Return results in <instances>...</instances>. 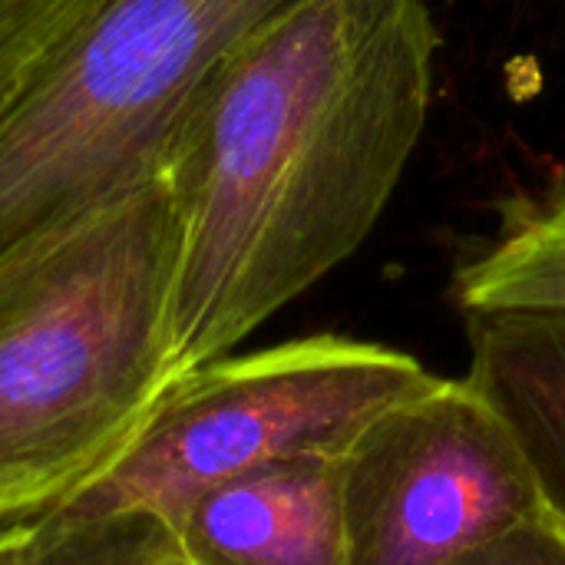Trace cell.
Wrapping results in <instances>:
<instances>
[{
    "label": "cell",
    "mask_w": 565,
    "mask_h": 565,
    "mask_svg": "<svg viewBox=\"0 0 565 565\" xmlns=\"http://www.w3.org/2000/svg\"><path fill=\"white\" fill-rule=\"evenodd\" d=\"M454 298L463 315L565 311V185L500 205L497 238L457 268Z\"/></svg>",
    "instance_id": "cell-8"
},
{
    "label": "cell",
    "mask_w": 565,
    "mask_h": 565,
    "mask_svg": "<svg viewBox=\"0 0 565 565\" xmlns=\"http://www.w3.org/2000/svg\"><path fill=\"white\" fill-rule=\"evenodd\" d=\"M308 0H103L0 119V258L159 179L195 103Z\"/></svg>",
    "instance_id": "cell-3"
},
{
    "label": "cell",
    "mask_w": 565,
    "mask_h": 565,
    "mask_svg": "<svg viewBox=\"0 0 565 565\" xmlns=\"http://www.w3.org/2000/svg\"><path fill=\"white\" fill-rule=\"evenodd\" d=\"M437 43L424 0H308L205 89L166 166L172 384L364 245L427 126Z\"/></svg>",
    "instance_id": "cell-1"
},
{
    "label": "cell",
    "mask_w": 565,
    "mask_h": 565,
    "mask_svg": "<svg viewBox=\"0 0 565 565\" xmlns=\"http://www.w3.org/2000/svg\"><path fill=\"white\" fill-rule=\"evenodd\" d=\"M467 384L516 440L543 510L565 530V311H470Z\"/></svg>",
    "instance_id": "cell-7"
},
{
    "label": "cell",
    "mask_w": 565,
    "mask_h": 565,
    "mask_svg": "<svg viewBox=\"0 0 565 565\" xmlns=\"http://www.w3.org/2000/svg\"><path fill=\"white\" fill-rule=\"evenodd\" d=\"M103 0H0V119L40 83Z\"/></svg>",
    "instance_id": "cell-10"
},
{
    "label": "cell",
    "mask_w": 565,
    "mask_h": 565,
    "mask_svg": "<svg viewBox=\"0 0 565 565\" xmlns=\"http://www.w3.org/2000/svg\"><path fill=\"white\" fill-rule=\"evenodd\" d=\"M172 533L195 565H348L341 457L278 463L218 483Z\"/></svg>",
    "instance_id": "cell-6"
},
{
    "label": "cell",
    "mask_w": 565,
    "mask_h": 565,
    "mask_svg": "<svg viewBox=\"0 0 565 565\" xmlns=\"http://www.w3.org/2000/svg\"><path fill=\"white\" fill-rule=\"evenodd\" d=\"M450 565H565V530L543 510L467 550Z\"/></svg>",
    "instance_id": "cell-11"
},
{
    "label": "cell",
    "mask_w": 565,
    "mask_h": 565,
    "mask_svg": "<svg viewBox=\"0 0 565 565\" xmlns=\"http://www.w3.org/2000/svg\"><path fill=\"white\" fill-rule=\"evenodd\" d=\"M169 565H195V563H189V559L175 550V553H172V559H169Z\"/></svg>",
    "instance_id": "cell-12"
},
{
    "label": "cell",
    "mask_w": 565,
    "mask_h": 565,
    "mask_svg": "<svg viewBox=\"0 0 565 565\" xmlns=\"http://www.w3.org/2000/svg\"><path fill=\"white\" fill-rule=\"evenodd\" d=\"M341 513L348 565H450L543 500L493 407L440 377L341 457Z\"/></svg>",
    "instance_id": "cell-5"
},
{
    "label": "cell",
    "mask_w": 565,
    "mask_h": 565,
    "mask_svg": "<svg viewBox=\"0 0 565 565\" xmlns=\"http://www.w3.org/2000/svg\"><path fill=\"white\" fill-rule=\"evenodd\" d=\"M175 533L149 513H40L0 530V565H169Z\"/></svg>",
    "instance_id": "cell-9"
},
{
    "label": "cell",
    "mask_w": 565,
    "mask_h": 565,
    "mask_svg": "<svg viewBox=\"0 0 565 565\" xmlns=\"http://www.w3.org/2000/svg\"><path fill=\"white\" fill-rule=\"evenodd\" d=\"M175 238L162 172L0 258V530L103 473L172 387Z\"/></svg>",
    "instance_id": "cell-2"
},
{
    "label": "cell",
    "mask_w": 565,
    "mask_h": 565,
    "mask_svg": "<svg viewBox=\"0 0 565 565\" xmlns=\"http://www.w3.org/2000/svg\"><path fill=\"white\" fill-rule=\"evenodd\" d=\"M414 354L315 334L179 377L126 450L46 513H149L169 530L218 483L344 457L384 414L437 387Z\"/></svg>",
    "instance_id": "cell-4"
}]
</instances>
